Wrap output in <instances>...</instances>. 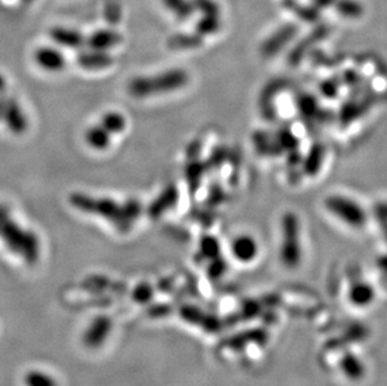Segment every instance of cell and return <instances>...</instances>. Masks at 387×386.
Here are the masks:
<instances>
[{
  "instance_id": "cell-10",
  "label": "cell",
  "mask_w": 387,
  "mask_h": 386,
  "mask_svg": "<svg viewBox=\"0 0 387 386\" xmlns=\"http://www.w3.org/2000/svg\"><path fill=\"white\" fill-rule=\"evenodd\" d=\"M331 208L336 211L337 216L344 218L347 223H351L355 226H360L363 222V213L360 207L352 201H347L344 198H336L331 201Z\"/></svg>"
},
{
  "instance_id": "cell-18",
  "label": "cell",
  "mask_w": 387,
  "mask_h": 386,
  "mask_svg": "<svg viewBox=\"0 0 387 386\" xmlns=\"http://www.w3.org/2000/svg\"><path fill=\"white\" fill-rule=\"evenodd\" d=\"M135 298L140 303H145L152 298V288L148 285H140L135 290Z\"/></svg>"
},
{
  "instance_id": "cell-14",
  "label": "cell",
  "mask_w": 387,
  "mask_h": 386,
  "mask_svg": "<svg viewBox=\"0 0 387 386\" xmlns=\"http://www.w3.org/2000/svg\"><path fill=\"white\" fill-rule=\"evenodd\" d=\"M163 4L178 19H187L193 11V4L190 0H163Z\"/></svg>"
},
{
  "instance_id": "cell-2",
  "label": "cell",
  "mask_w": 387,
  "mask_h": 386,
  "mask_svg": "<svg viewBox=\"0 0 387 386\" xmlns=\"http://www.w3.org/2000/svg\"><path fill=\"white\" fill-rule=\"evenodd\" d=\"M0 240L11 253L23 258L26 263H36L41 255L39 238L33 231L21 227L11 217L4 205L0 203Z\"/></svg>"
},
{
  "instance_id": "cell-1",
  "label": "cell",
  "mask_w": 387,
  "mask_h": 386,
  "mask_svg": "<svg viewBox=\"0 0 387 386\" xmlns=\"http://www.w3.org/2000/svg\"><path fill=\"white\" fill-rule=\"evenodd\" d=\"M71 203L79 211L103 217L122 232H128L140 215V203L135 201L119 205L118 202L112 198H98L84 193H74L71 196Z\"/></svg>"
},
{
  "instance_id": "cell-6",
  "label": "cell",
  "mask_w": 387,
  "mask_h": 386,
  "mask_svg": "<svg viewBox=\"0 0 387 386\" xmlns=\"http://www.w3.org/2000/svg\"><path fill=\"white\" fill-rule=\"evenodd\" d=\"M123 41V36L118 31L113 29H99L96 31L87 38L86 44L89 49L100 51V52H109L115 46H119Z\"/></svg>"
},
{
  "instance_id": "cell-9",
  "label": "cell",
  "mask_w": 387,
  "mask_h": 386,
  "mask_svg": "<svg viewBox=\"0 0 387 386\" xmlns=\"http://www.w3.org/2000/svg\"><path fill=\"white\" fill-rule=\"evenodd\" d=\"M112 322L105 316H99L94 320L84 335V344L89 347H98L103 344L110 331Z\"/></svg>"
},
{
  "instance_id": "cell-12",
  "label": "cell",
  "mask_w": 387,
  "mask_h": 386,
  "mask_svg": "<svg viewBox=\"0 0 387 386\" xmlns=\"http://www.w3.org/2000/svg\"><path fill=\"white\" fill-rule=\"evenodd\" d=\"M233 255L241 261H251L256 256L257 245L251 237H237L232 245Z\"/></svg>"
},
{
  "instance_id": "cell-8",
  "label": "cell",
  "mask_w": 387,
  "mask_h": 386,
  "mask_svg": "<svg viewBox=\"0 0 387 386\" xmlns=\"http://www.w3.org/2000/svg\"><path fill=\"white\" fill-rule=\"evenodd\" d=\"M49 36L56 44L69 49H79L87 41L81 31L67 26H54L49 31Z\"/></svg>"
},
{
  "instance_id": "cell-20",
  "label": "cell",
  "mask_w": 387,
  "mask_h": 386,
  "mask_svg": "<svg viewBox=\"0 0 387 386\" xmlns=\"http://www.w3.org/2000/svg\"><path fill=\"white\" fill-rule=\"evenodd\" d=\"M33 1H34V0H21V3H23V4H31V3H33Z\"/></svg>"
},
{
  "instance_id": "cell-7",
  "label": "cell",
  "mask_w": 387,
  "mask_h": 386,
  "mask_svg": "<svg viewBox=\"0 0 387 386\" xmlns=\"http://www.w3.org/2000/svg\"><path fill=\"white\" fill-rule=\"evenodd\" d=\"M114 59L109 52L100 51H84L77 58V64L86 71H102L113 66Z\"/></svg>"
},
{
  "instance_id": "cell-5",
  "label": "cell",
  "mask_w": 387,
  "mask_h": 386,
  "mask_svg": "<svg viewBox=\"0 0 387 386\" xmlns=\"http://www.w3.org/2000/svg\"><path fill=\"white\" fill-rule=\"evenodd\" d=\"M34 62L36 66L48 73H58L67 66V58L56 46H44L36 49Z\"/></svg>"
},
{
  "instance_id": "cell-17",
  "label": "cell",
  "mask_w": 387,
  "mask_h": 386,
  "mask_svg": "<svg viewBox=\"0 0 387 386\" xmlns=\"http://www.w3.org/2000/svg\"><path fill=\"white\" fill-rule=\"evenodd\" d=\"M198 44V41L195 36H183V34H177L172 36L170 39V46L173 49H187V48H193Z\"/></svg>"
},
{
  "instance_id": "cell-4",
  "label": "cell",
  "mask_w": 387,
  "mask_h": 386,
  "mask_svg": "<svg viewBox=\"0 0 387 386\" xmlns=\"http://www.w3.org/2000/svg\"><path fill=\"white\" fill-rule=\"evenodd\" d=\"M1 121L6 124V128L16 136L26 133L29 127L26 112L16 98H6Z\"/></svg>"
},
{
  "instance_id": "cell-19",
  "label": "cell",
  "mask_w": 387,
  "mask_h": 386,
  "mask_svg": "<svg viewBox=\"0 0 387 386\" xmlns=\"http://www.w3.org/2000/svg\"><path fill=\"white\" fill-rule=\"evenodd\" d=\"M6 78L0 73V94L6 91Z\"/></svg>"
},
{
  "instance_id": "cell-16",
  "label": "cell",
  "mask_w": 387,
  "mask_h": 386,
  "mask_svg": "<svg viewBox=\"0 0 387 386\" xmlns=\"http://www.w3.org/2000/svg\"><path fill=\"white\" fill-rule=\"evenodd\" d=\"M26 386H57V382L52 376L41 371H29L24 377Z\"/></svg>"
},
{
  "instance_id": "cell-13",
  "label": "cell",
  "mask_w": 387,
  "mask_h": 386,
  "mask_svg": "<svg viewBox=\"0 0 387 386\" xmlns=\"http://www.w3.org/2000/svg\"><path fill=\"white\" fill-rule=\"evenodd\" d=\"M100 124L113 136V134L123 133L127 128V119L123 114L115 111H110L102 116Z\"/></svg>"
},
{
  "instance_id": "cell-3",
  "label": "cell",
  "mask_w": 387,
  "mask_h": 386,
  "mask_svg": "<svg viewBox=\"0 0 387 386\" xmlns=\"http://www.w3.org/2000/svg\"><path fill=\"white\" fill-rule=\"evenodd\" d=\"M190 76L185 69L173 68L170 71L135 77L128 83V93L135 98H148L176 92L186 87Z\"/></svg>"
},
{
  "instance_id": "cell-15",
  "label": "cell",
  "mask_w": 387,
  "mask_h": 386,
  "mask_svg": "<svg viewBox=\"0 0 387 386\" xmlns=\"http://www.w3.org/2000/svg\"><path fill=\"white\" fill-rule=\"evenodd\" d=\"M177 193L175 190L165 191V193L158 198V201H155L153 206L150 207V215L153 216H160L162 213H165L167 208H170L176 203Z\"/></svg>"
},
{
  "instance_id": "cell-11",
  "label": "cell",
  "mask_w": 387,
  "mask_h": 386,
  "mask_svg": "<svg viewBox=\"0 0 387 386\" xmlns=\"http://www.w3.org/2000/svg\"><path fill=\"white\" fill-rule=\"evenodd\" d=\"M84 139L91 148L96 151H104L110 146L112 134L109 133L102 124H94L86 131Z\"/></svg>"
}]
</instances>
